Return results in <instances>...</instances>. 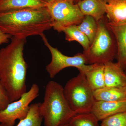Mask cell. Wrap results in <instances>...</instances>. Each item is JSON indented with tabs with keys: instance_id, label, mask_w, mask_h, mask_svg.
<instances>
[{
	"instance_id": "cell-10",
	"label": "cell",
	"mask_w": 126,
	"mask_h": 126,
	"mask_svg": "<svg viewBox=\"0 0 126 126\" xmlns=\"http://www.w3.org/2000/svg\"><path fill=\"white\" fill-rule=\"evenodd\" d=\"M104 65L106 87H126V73L117 63L111 61Z\"/></svg>"
},
{
	"instance_id": "cell-7",
	"label": "cell",
	"mask_w": 126,
	"mask_h": 126,
	"mask_svg": "<svg viewBox=\"0 0 126 126\" xmlns=\"http://www.w3.org/2000/svg\"><path fill=\"white\" fill-rule=\"evenodd\" d=\"M40 88L38 84H32L30 90L23 94L18 100L9 104L0 111V123L2 126H14L16 121L24 118L29 111L30 104L39 96Z\"/></svg>"
},
{
	"instance_id": "cell-29",
	"label": "cell",
	"mask_w": 126,
	"mask_h": 126,
	"mask_svg": "<svg viewBox=\"0 0 126 126\" xmlns=\"http://www.w3.org/2000/svg\"><path fill=\"white\" fill-rule=\"evenodd\" d=\"M0 126H1V124H0Z\"/></svg>"
},
{
	"instance_id": "cell-14",
	"label": "cell",
	"mask_w": 126,
	"mask_h": 126,
	"mask_svg": "<svg viewBox=\"0 0 126 126\" xmlns=\"http://www.w3.org/2000/svg\"><path fill=\"white\" fill-rule=\"evenodd\" d=\"M82 72L94 91L106 87L104 64L96 63L88 65L86 70Z\"/></svg>"
},
{
	"instance_id": "cell-22",
	"label": "cell",
	"mask_w": 126,
	"mask_h": 126,
	"mask_svg": "<svg viewBox=\"0 0 126 126\" xmlns=\"http://www.w3.org/2000/svg\"><path fill=\"white\" fill-rule=\"evenodd\" d=\"M10 103L7 92L0 81V111L4 110Z\"/></svg>"
},
{
	"instance_id": "cell-2",
	"label": "cell",
	"mask_w": 126,
	"mask_h": 126,
	"mask_svg": "<svg viewBox=\"0 0 126 126\" xmlns=\"http://www.w3.org/2000/svg\"><path fill=\"white\" fill-rule=\"evenodd\" d=\"M52 28V19L47 6L0 12V30L12 37L26 39L41 36Z\"/></svg>"
},
{
	"instance_id": "cell-28",
	"label": "cell",
	"mask_w": 126,
	"mask_h": 126,
	"mask_svg": "<svg viewBox=\"0 0 126 126\" xmlns=\"http://www.w3.org/2000/svg\"><path fill=\"white\" fill-rule=\"evenodd\" d=\"M48 0V1H49L51 0Z\"/></svg>"
},
{
	"instance_id": "cell-19",
	"label": "cell",
	"mask_w": 126,
	"mask_h": 126,
	"mask_svg": "<svg viewBox=\"0 0 126 126\" xmlns=\"http://www.w3.org/2000/svg\"><path fill=\"white\" fill-rule=\"evenodd\" d=\"M77 26L79 30L87 36L91 45L97 31L98 21L92 16H84L81 23Z\"/></svg>"
},
{
	"instance_id": "cell-27",
	"label": "cell",
	"mask_w": 126,
	"mask_h": 126,
	"mask_svg": "<svg viewBox=\"0 0 126 126\" xmlns=\"http://www.w3.org/2000/svg\"><path fill=\"white\" fill-rule=\"evenodd\" d=\"M124 71H125V73H126V69H125V70H124Z\"/></svg>"
},
{
	"instance_id": "cell-16",
	"label": "cell",
	"mask_w": 126,
	"mask_h": 126,
	"mask_svg": "<svg viewBox=\"0 0 126 126\" xmlns=\"http://www.w3.org/2000/svg\"><path fill=\"white\" fill-rule=\"evenodd\" d=\"M96 101H118L126 100V87H105L94 92Z\"/></svg>"
},
{
	"instance_id": "cell-9",
	"label": "cell",
	"mask_w": 126,
	"mask_h": 126,
	"mask_svg": "<svg viewBox=\"0 0 126 126\" xmlns=\"http://www.w3.org/2000/svg\"><path fill=\"white\" fill-rule=\"evenodd\" d=\"M126 112V100L118 101H95L91 112L99 121L112 115Z\"/></svg>"
},
{
	"instance_id": "cell-26",
	"label": "cell",
	"mask_w": 126,
	"mask_h": 126,
	"mask_svg": "<svg viewBox=\"0 0 126 126\" xmlns=\"http://www.w3.org/2000/svg\"><path fill=\"white\" fill-rule=\"evenodd\" d=\"M103 0L105 2H106V3H107L109 2L111 0Z\"/></svg>"
},
{
	"instance_id": "cell-4",
	"label": "cell",
	"mask_w": 126,
	"mask_h": 126,
	"mask_svg": "<svg viewBox=\"0 0 126 126\" xmlns=\"http://www.w3.org/2000/svg\"><path fill=\"white\" fill-rule=\"evenodd\" d=\"M98 30L92 43L83 52L87 64H105L112 61L117 55L115 36L107 25L106 16L98 21Z\"/></svg>"
},
{
	"instance_id": "cell-6",
	"label": "cell",
	"mask_w": 126,
	"mask_h": 126,
	"mask_svg": "<svg viewBox=\"0 0 126 126\" xmlns=\"http://www.w3.org/2000/svg\"><path fill=\"white\" fill-rule=\"evenodd\" d=\"M47 7L52 19V28L58 32L65 27L79 24L84 17L73 0H51Z\"/></svg>"
},
{
	"instance_id": "cell-1",
	"label": "cell",
	"mask_w": 126,
	"mask_h": 126,
	"mask_svg": "<svg viewBox=\"0 0 126 126\" xmlns=\"http://www.w3.org/2000/svg\"><path fill=\"white\" fill-rule=\"evenodd\" d=\"M11 39L10 44L0 49V81L10 102L18 100L27 92L28 67L23 53L26 39L12 37Z\"/></svg>"
},
{
	"instance_id": "cell-15",
	"label": "cell",
	"mask_w": 126,
	"mask_h": 126,
	"mask_svg": "<svg viewBox=\"0 0 126 126\" xmlns=\"http://www.w3.org/2000/svg\"><path fill=\"white\" fill-rule=\"evenodd\" d=\"M48 2L47 0H0V12L47 7Z\"/></svg>"
},
{
	"instance_id": "cell-5",
	"label": "cell",
	"mask_w": 126,
	"mask_h": 126,
	"mask_svg": "<svg viewBox=\"0 0 126 126\" xmlns=\"http://www.w3.org/2000/svg\"><path fill=\"white\" fill-rule=\"evenodd\" d=\"M94 91L83 73L68 80L63 87V94L69 106L77 113L91 112L95 102Z\"/></svg>"
},
{
	"instance_id": "cell-23",
	"label": "cell",
	"mask_w": 126,
	"mask_h": 126,
	"mask_svg": "<svg viewBox=\"0 0 126 126\" xmlns=\"http://www.w3.org/2000/svg\"><path fill=\"white\" fill-rule=\"evenodd\" d=\"M12 37L11 35L3 33L0 30V45L8 43L9 39H11Z\"/></svg>"
},
{
	"instance_id": "cell-8",
	"label": "cell",
	"mask_w": 126,
	"mask_h": 126,
	"mask_svg": "<svg viewBox=\"0 0 126 126\" xmlns=\"http://www.w3.org/2000/svg\"><path fill=\"white\" fill-rule=\"evenodd\" d=\"M45 45L51 54V62L47 64L46 69L51 78H53L60 71L69 67L77 68L79 72H83L87 67L86 58L83 54L78 53L73 56L63 54L57 48L53 47L49 43L44 34L41 36Z\"/></svg>"
},
{
	"instance_id": "cell-13",
	"label": "cell",
	"mask_w": 126,
	"mask_h": 126,
	"mask_svg": "<svg viewBox=\"0 0 126 126\" xmlns=\"http://www.w3.org/2000/svg\"><path fill=\"white\" fill-rule=\"evenodd\" d=\"M77 4L84 15L92 16L97 21L106 16L107 3L103 0H82Z\"/></svg>"
},
{
	"instance_id": "cell-20",
	"label": "cell",
	"mask_w": 126,
	"mask_h": 126,
	"mask_svg": "<svg viewBox=\"0 0 126 126\" xmlns=\"http://www.w3.org/2000/svg\"><path fill=\"white\" fill-rule=\"evenodd\" d=\"M99 120L92 112L77 113L69 120V126H99Z\"/></svg>"
},
{
	"instance_id": "cell-3",
	"label": "cell",
	"mask_w": 126,
	"mask_h": 126,
	"mask_svg": "<svg viewBox=\"0 0 126 126\" xmlns=\"http://www.w3.org/2000/svg\"><path fill=\"white\" fill-rule=\"evenodd\" d=\"M40 111L45 126H60L68 123L76 112L70 108L63 94V87L50 80L46 86Z\"/></svg>"
},
{
	"instance_id": "cell-12",
	"label": "cell",
	"mask_w": 126,
	"mask_h": 126,
	"mask_svg": "<svg viewBox=\"0 0 126 126\" xmlns=\"http://www.w3.org/2000/svg\"><path fill=\"white\" fill-rule=\"evenodd\" d=\"M109 28L115 36L117 46V63L125 70L126 67V24L116 25L108 22Z\"/></svg>"
},
{
	"instance_id": "cell-17",
	"label": "cell",
	"mask_w": 126,
	"mask_h": 126,
	"mask_svg": "<svg viewBox=\"0 0 126 126\" xmlns=\"http://www.w3.org/2000/svg\"><path fill=\"white\" fill-rule=\"evenodd\" d=\"M61 32L64 33L65 39L69 42L77 41L83 48L86 51L89 48L90 42L86 35L80 31L77 25H73L65 27L62 30Z\"/></svg>"
},
{
	"instance_id": "cell-18",
	"label": "cell",
	"mask_w": 126,
	"mask_h": 126,
	"mask_svg": "<svg viewBox=\"0 0 126 126\" xmlns=\"http://www.w3.org/2000/svg\"><path fill=\"white\" fill-rule=\"evenodd\" d=\"M40 103H38L31 104L26 117L20 120L16 126H41L43 118L40 111Z\"/></svg>"
},
{
	"instance_id": "cell-11",
	"label": "cell",
	"mask_w": 126,
	"mask_h": 126,
	"mask_svg": "<svg viewBox=\"0 0 126 126\" xmlns=\"http://www.w3.org/2000/svg\"><path fill=\"white\" fill-rule=\"evenodd\" d=\"M106 16L111 24H126V0H111L106 4Z\"/></svg>"
},
{
	"instance_id": "cell-21",
	"label": "cell",
	"mask_w": 126,
	"mask_h": 126,
	"mask_svg": "<svg viewBox=\"0 0 126 126\" xmlns=\"http://www.w3.org/2000/svg\"><path fill=\"white\" fill-rule=\"evenodd\" d=\"M101 126H126V112L115 114L104 119Z\"/></svg>"
},
{
	"instance_id": "cell-24",
	"label": "cell",
	"mask_w": 126,
	"mask_h": 126,
	"mask_svg": "<svg viewBox=\"0 0 126 126\" xmlns=\"http://www.w3.org/2000/svg\"><path fill=\"white\" fill-rule=\"evenodd\" d=\"M73 0L74 2L75 3L77 4V3H78L79 2L82 0Z\"/></svg>"
},
{
	"instance_id": "cell-25",
	"label": "cell",
	"mask_w": 126,
	"mask_h": 126,
	"mask_svg": "<svg viewBox=\"0 0 126 126\" xmlns=\"http://www.w3.org/2000/svg\"><path fill=\"white\" fill-rule=\"evenodd\" d=\"M69 126V124H68V123H65V124H63V125H61V126Z\"/></svg>"
}]
</instances>
